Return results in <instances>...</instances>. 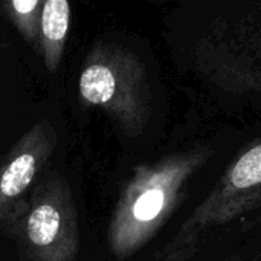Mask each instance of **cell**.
I'll list each match as a JSON object with an SVG mask.
<instances>
[{
    "mask_svg": "<svg viewBox=\"0 0 261 261\" xmlns=\"http://www.w3.org/2000/svg\"><path fill=\"white\" fill-rule=\"evenodd\" d=\"M78 90L86 104L101 109L130 136H138L150 119L147 70L141 58L127 47H93L84 58Z\"/></svg>",
    "mask_w": 261,
    "mask_h": 261,
    "instance_id": "obj_2",
    "label": "cell"
},
{
    "mask_svg": "<svg viewBox=\"0 0 261 261\" xmlns=\"http://www.w3.org/2000/svg\"><path fill=\"white\" fill-rule=\"evenodd\" d=\"M196 60L225 89L261 92V9L217 21L197 46Z\"/></svg>",
    "mask_w": 261,
    "mask_h": 261,
    "instance_id": "obj_5",
    "label": "cell"
},
{
    "mask_svg": "<svg viewBox=\"0 0 261 261\" xmlns=\"http://www.w3.org/2000/svg\"><path fill=\"white\" fill-rule=\"evenodd\" d=\"M14 236L28 261H76L78 210L60 173L50 171L35 184Z\"/></svg>",
    "mask_w": 261,
    "mask_h": 261,
    "instance_id": "obj_3",
    "label": "cell"
},
{
    "mask_svg": "<svg viewBox=\"0 0 261 261\" xmlns=\"http://www.w3.org/2000/svg\"><path fill=\"white\" fill-rule=\"evenodd\" d=\"M213 151L196 147L135 168L124 187L107 229L109 251L125 260L139 251L168 220L191 177Z\"/></svg>",
    "mask_w": 261,
    "mask_h": 261,
    "instance_id": "obj_1",
    "label": "cell"
},
{
    "mask_svg": "<svg viewBox=\"0 0 261 261\" xmlns=\"http://www.w3.org/2000/svg\"><path fill=\"white\" fill-rule=\"evenodd\" d=\"M43 0H11L3 5L12 24L37 50L40 49V20Z\"/></svg>",
    "mask_w": 261,
    "mask_h": 261,
    "instance_id": "obj_8",
    "label": "cell"
},
{
    "mask_svg": "<svg viewBox=\"0 0 261 261\" xmlns=\"http://www.w3.org/2000/svg\"><path fill=\"white\" fill-rule=\"evenodd\" d=\"M261 203V142L246 150L182 225L176 237L151 261H185L202 236Z\"/></svg>",
    "mask_w": 261,
    "mask_h": 261,
    "instance_id": "obj_4",
    "label": "cell"
},
{
    "mask_svg": "<svg viewBox=\"0 0 261 261\" xmlns=\"http://www.w3.org/2000/svg\"><path fill=\"white\" fill-rule=\"evenodd\" d=\"M57 147L50 121L35 122L11 147L0 164V228L15 232L35 187L37 177Z\"/></svg>",
    "mask_w": 261,
    "mask_h": 261,
    "instance_id": "obj_6",
    "label": "cell"
},
{
    "mask_svg": "<svg viewBox=\"0 0 261 261\" xmlns=\"http://www.w3.org/2000/svg\"><path fill=\"white\" fill-rule=\"evenodd\" d=\"M72 8L67 0H46L40 20V50L44 66L55 72L61 63L66 38L70 26Z\"/></svg>",
    "mask_w": 261,
    "mask_h": 261,
    "instance_id": "obj_7",
    "label": "cell"
}]
</instances>
